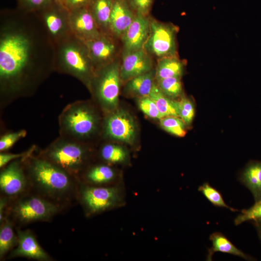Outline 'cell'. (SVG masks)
Instances as JSON below:
<instances>
[{
	"mask_svg": "<svg viewBox=\"0 0 261 261\" xmlns=\"http://www.w3.org/2000/svg\"><path fill=\"white\" fill-rule=\"evenodd\" d=\"M4 17L0 28L1 109L32 95L55 71V46L37 14Z\"/></svg>",
	"mask_w": 261,
	"mask_h": 261,
	"instance_id": "cell-1",
	"label": "cell"
},
{
	"mask_svg": "<svg viewBox=\"0 0 261 261\" xmlns=\"http://www.w3.org/2000/svg\"><path fill=\"white\" fill-rule=\"evenodd\" d=\"M35 152L23 160L29 183L49 198L59 199L67 196L72 190L77 178L38 154L35 155Z\"/></svg>",
	"mask_w": 261,
	"mask_h": 261,
	"instance_id": "cell-2",
	"label": "cell"
},
{
	"mask_svg": "<svg viewBox=\"0 0 261 261\" xmlns=\"http://www.w3.org/2000/svg\"><path fill=\"white\" fill-rule=\"evenodd\" d=\"M100 113L92 102L78 101L68 104L58 117L59 135L89 145L102 129Z\"/></svg>",
	"mask_w": 261,
	"mask_h": 261,
	"instance_id": "cell-3",
	"label": "cell"
},
{
	"mask_svg": "<svg viewBox=\"0 0 261 261\" xmlns=\"http://www.w3.org/2000/svg\"><path fill=\"white\" fill-rule=\"evenodd\" d=\"M55 71L70 75L89 90L96 71L86 44L73 34L55 45Z\"/></svg>",
	"mask_w": 261,
	"mask_h": 261,
	"instance_id": "cell-4",
	"label": "cell"
},
{
	"mask_svg": "<svg viewBox=\"0 0 261 261\" xmlns=\"http://www.w3.org/2000/svg\"><path fill=\"white\" fill-rule=\"evenodd\" d=\"M89 145L59 136L38 155L77 179L89 166Z\"/></svg>",
	"mask_w": 261,
	"mask_h": 261,
	"instance_id": "cell-5",
	"label": "cell"
},
{
	"mask_svg": "<svg viewBox=\"0 0 261 261\" xmlns=\"http://www.w3.org/2000/svg\"><path fill=\"white\" fill-rule=\"evenodd\" d=\"M120 64L117 59L96 71L89 90L106 115L117 109L121 81Z\"/></svg>",
	"mask_w": 261,
	"mask_h": 261,
	"instance_id": "cell-6",
	"label": "cell"
},
{
	"mask_svg": "<svg viewBox=\"0 0 261 261\" xmlns=\"http://www.w3.org/2000/svg\"><path fill=\"white\" fill-rule=\"evenodd\" d=\"M87 216L94 215L122 207L125 203L123 185L94 186L84 183L79 192Z\"/></svg>",
	"mask_w": 261,
	"mask_h": 261,
	"instance_id": "cell-7",
	"label": "cell"
},
{
	"mask_svg": "<svg viewBox=\"0 0 261 261\" xmlns=\"http://www.w3.org/2000/svg\"><path fill=\"white\" fill-rule=\"evenodd\" d=\"M150 31L143 48L158 58L176 56L177 28L172 24L150 19Z\"/></svg>",
	"mask_w": 261,
	"mask_h": 261,
	"instance_id": "cell-8",
	"label": "cell"
},
{
	"mask_svg": "<svg viewBox=\"0 0 261 261\" xmlns=\"http://www.w3.org/2000/svg\"><path fill=\"white\" fill-rule=\"evenodd\" d=\"M53 0L36 13L55 45L72 34L69 23V11Z\"/></svg>",
	"mask_w": 261,
	"mask_h": 261,
	"instance_id": "cell-9",
	"label": "cell"
},
{
	"mask_svg": "<svg viewBox=\"0 0 261 261\" xmlns=\"http://www.w3.org/2000/svg\"><path fill=\"white\" fill-rule=\"evenodd\" d=\"M58 211V208L55 204L33 195L20 199L12 209L13 217L22 223L48 220Z\"/></svg>",
	"mask_w": 261,
	"mask_h": 261,
	"instance_id": "cell-10",
	"label": "cell"
},
{
	"mask_svg": "<svg viewBox=\"0 0 261 261\" xmlns=\"http://www.w3.org/2000/svg\"><path fill=\"white\" fill-rule=\"evenodd\" d=\"M102 131L109 139L129 144L134 142L136 134V124L131 116L122 109H116L106 114Z\"/></svg>",
	"mask_w": 261,
	"mask_h": 261,
	"instance_id": "cell-11",
	"label": "cell"
},
{
	"mask_svg": "<svg viewBox=\"0 0 261 261\" xmlns=\"http://www.w3.org/2000/svg\"><path fill=\"white\" fill-rule=\"evenodd\" d=\"M24 158L14 160L2 168L0 188L6 196L14 197L21 194L29 183L23 163Z\"/></svg>",
	"mask_w": 261,
	"mask_h": 261,
	"instance_id": "cell-12",
	"label": "cell"
},
{
	"mask_svg": "<svg viewBox=\"0 0 261 261\" xmlns=\"http://www.w3.org/2000/svg\"><path fill=\"white\" fill-rule=\"evenodd\" d=\"M115 37L102 33L98 37L85 42L95 71L117 59L118 47Z\"/></svg>",
	"mask_w": 261,
	"mask_h": 261,
	"instance_id": "cell-13",
	"label": "cell"
},
{
	"mask_svg": "<svg viewBox=\"0 0 261 261\" xmlns=\"http://www.w3.org/2000/svg\"><path fill=\"white\" fill-rule=\"evenodd\" d=\"M69 23L72 34L84 42L95 39L102 33L88 5L69 11Z\"/></svg>",
	"mask_w": 261,
	"mask_h": 261,
	"instance_id": "cell-14",
	"label": "cell"
},
{
	"mask_svg": "<svg viewBox=\"0 0 261 261\" xmlns=\"http://www.w3.org/2000/svg\"><path fill=\"white\" fill-rule=\"evenodd\" d=\"M120 64V74L122 81L131 78L153 70V61L150 55L144 48L123 51Z\"/></svg>",
	"mask_w": 261,
	"mask_h": 261,
	"instance_id": "cell-15",
	"label": "cell"
},
{
	"mask_svg": "<svg viewBox=\"0 0 261 261\" xmlns=\"http://www.w3.org/2000/svg\"><path fill=\"white\" fill-rule=\"evenodd\" d=\"M150 19L135 14V17L121 37L123 51H131L143 48L150 31Z\"/></svg>",
	"mask_w": 261,
	"mask_h": 261,
	"instance_id": "cell-16",
	"label": "cell"
},
{
	"mask_svg": "<svg viewBox=\"0 0 261 261\" xmlns=\"http://www.w3.org/2000/svg\"><path fill=\"white\" fill-rule=\"evenodd\" d=\"M17 238V247L11 252V257H24L41 261L52 260L29 230H18Z\"/></svg>",
	"mask_w": 261,
	"mask_h": 261,
	"instance_id": "cell-17",
	"label": "cell"
},
{
	"mask_svg": "<svg viewBox=\"0 0 261 261\" xmlns=\"http://www.w3.org/2000/svg\"><path fill=\"white\" fill-rule=\"evenodd\" d=\"M135 15L125 0H114L110 17V34L115 38H121Z\"/></svg>",
	"mask_w": 261,
	"mask_h": 261,
	"instance_id": "cell-18",
	"label": "cell"
},
{
	"mask_svg": "<svg viewBox=\"0 0 261 261\" xmlns=\"http://www.w3.org/2000/svg\"><path fill=\"white\" fill-rule=\"evenodd\" d=\"M80 178L84 183L94 186H109L120 184L116 171L109 164L89 166Z\"/></svg>",
	"mask_w": 261,
	"mask_h": 261,
	"instance_id": "cell-19",
	"label": "cell"
},
{
	"mask_svg": "<svg viewBox=\"0 0 261 261\" xmlns=\"http://www.w3.org/2000/svg\"><path fill=\"white\" fill-rule=\"evenodd\" d=\"M239 180L251 192L255 203L261 200V161H250L241 173Z\"/></svg>",
	"mask_w": 261,
	"mask_h": 261,
	"instance_id": "cell-20",
	"label": "cell"
},
{
	"mask_svg": "<svg viewBox=\"0 0 261 261\" xmlns=\"http://www.w3.org/2000/svg\"><path fill=\"white\" fill-rule=\"evenodd\" d=\"M212 242V246L208 249L206 261H211L214 254L216 252L229 253L242 258L247 261H255L253 257L245 253L237 248L224 235L215 232L209 237Z\"/></svg>",
	"mask_w": 261,
	"mask_h": 261,
	"instance_id": "cell-21",
	"label": "cell"
},
{
	"mask_svg": "<svg viewBox=\"0 0 261 261\" xmlns=\"http://www.w3.org/2000/svg\"><path fill=\"white\" fill-rule=\"evenodd\" d=\"M114 0H92L88 5L96 23L103 33L110 34V23Z\"/></svg>",
	"mask_w": 261,
	"mask_h": 261,
	"instance_id": "cell-22",
	"label": "cell"
},
{
	"mask_svg": "<svg viewBox=\"0 0 261 261\" xmlns=\"http://www.w3.org/2000/svg\"><path fill=\"white\" fill-rule=\"evenodd\" d=\"M155 70H152L127 81L125 91L127 93L140 97L148 96L155 83Z\"/></svg>",
	"mask_w": 261,
	"mask_h": 261,
	"instance_id": "cell-23",
	"label": "cell"
},
{
	"mask_svg": "<svg viewBox=\"0 0 261 261\" xmlns=\"http://www.w3.org/2000/svg\"><path fill=\"white\" fill-rule=\"evenodd\" d=\"M184 70L183 63L176 56L160 58L155 70V80L181 77Z\"/></svg>",
	"mask_w": 261,
	"mask_h": 261,
	"instance_id": "cell-24",
	"label": "cell"
},
{
	"mask_svg": "<svg viewBox=\"0 0 261 261\" xmlns=\"http://www.w3.org/2000/svg\"><path fill=\"white\" fill-rule=\"evenodd\" d=\"M148 96L155 102L160 113L164 117H179L175 104V100L166 96L155 82Z\"/></svg>",
	"mask_w": 261,
	"mask_h": 261,
	"instance_id": "cell-25",
	"label": "cell"
},
{
	"mask_svg": "<svg viewBox=\"0 0 261 261\" xmlns=\"http://www.w3.org/2000/svg\"><path fill=\"white\" fill-rule=\"evenodd\" d=\"M100 158L108 164H120L127 161L128 154L121 146L113 144L102 145L99 152Z\"/></svg>",
	"mask_w": 261,
	"mask_h": 261,
	"instance_id": "cell-26",
	"label": "cell"
},
{
	"mask_svg": "<svg viewBox=\"0 0 261 261\" xmlns=\"http://www.w3.org/2000/svg\"><path fill=\"white\" fill-rule=\"evenodd\" d=\"M18 238L13 229L10 220L5 218L0 223V258L2 259L15 246L17 245Z\"/></svg>",
	"mask_w": 261,
	"mask_h": 261,
	"instance_id": "cell-27",
	"label": "cell"
},
{
	"mask_svg": "<svg viewBox=\"0 0 261 261\" xmlns=\"http://www.w3.org/2000/svg\"><path fill=\"white\" fill-rule=\"evenodd\" d=\"M156 83L161 91L171 99L174 100L182 93L181 77H173L162 79L156 80Z\"/></svg>",
	"mask_w": 261,
	"mask_h": 261,
	"instance_id": "cell-28",
	"label": "cell"
},
{
	"mask_svg": "<svg viewBox=\"0 0 261 261\" xmlns=\"http://www.w3.org/2000/svg\"><path fill=\"white\" fill-rule=\"evenodd\" d=\"M161 127L171 134L183 137L186 133V125L179 117L166 116L160 119Z\"/></svg>",
	"mask_w": 261,
	"mask_h": 261,
	"instance_id": "cell-29",
	"label": "cell"
},
{
	"mask_svg": "<svg viewBox=\"0 0 261 261\" xmlns=\"http://www.w3.org/2000/svg\"><path fill=\"white\" fill-rule=\"evenodd\" d=\"M198 190L214 205L225 207L233 212L238 211L237 209L229 206L225 203L220 193L210 186L208 183H204L200 186L198 188Z\"/></svg>",
	"mask_w": 261,
	"mask_h": 261,
	"instance_id": "cell-30",
	"label": "cell"
},
{
	"mask_svg": "<svg viewBox=\"0 0 261 261\" xmlns=\"http://www.w3.org/2000/svg\"><path fill=\"white\" fill-rule=\"evenodd\" d=\"M175 104L179 117L187 126L190 125L195 116V107L192 101L183 97L180 100H175Z\"/></svg>",
	"mask_w": 261,
	"mask_h": 261,
	"instance_id": "cell-31",
	"label": "cell"
},
{
	"mask_svg": "<svg viewBox=\"0 0 261 261\" xmlns=\"http://www.w3.org/2000/svg\"><path fill=\"white\" fill-rule=\"evenodd\" d=\"M261 219V200L255 203L254 204L247 209L242 210L240 214L234 220L236 225L247 221H255Z\"/></svg>",
	"mask_w": 261,
	"mask_h": 261,
	"instance_id": "cell-32",
	"label": "cell"
},
{
	"mask_svg": "<svg viewBox=\"0 0 261 261\" xmlns=\"http://www.w3.org/2000/svg\"><path fill=\"white\" fill-rule=\"evenodd\" d=\"M138 105L140 110L150 118L160 119L163 117L155 102L148 96L140 97Z\"/></svg>",
	"mask_w": 261,
	"mask_h": 261,
	"instance_id": "cell-33",
	"label": "cell"
},
{
	"mask_svg": "<svg viewBox=\"0 0 261 261\" xmlns=\"http://www.w3.org/2000/svg\"><path fill=\"white\" fill-rule=\"evenodd\" d=\"M25 130L6 133L0 137V151L6 152L11 148L18 141L27 135Z\"/></svg>",
	"mask_w": 261,
	"mask_h": 261,
	"instance_id": "cell-34",
	"label": "cell"
},
{
	"mask_svg": "<svg viewBox=\"0 0 261 261\" xmlns=\"http://www.w3.org/2000/svg\"><path fill=\"white\" fill-rule=\"evenodd\" d=\"M37 150V146L33 145L28 150L17 154L6 153L5 152H0V168H3L9 162L21 158H24Z\"/></svg>",
	"mask_w": 261,
	"mask_h": 261,
	"instance_id": "cell-35",
	"label": "cell"
},
{
	"mask_svg": "<svg viewBox=\"0 0 261 261\" xmlns=\"http://www.w3.org/2000/svg\"><path fill=\"white\" fill-rule=\"evenodd\" d=\"M153 0H129V5L135 14L146 16L148 14Z\"/></svg>",
	"mask_w": 261,
	"mask_h": 261,
	"instance_id": "cell-36",
	"label": "cell"
},
{
	"mask_svg": "<svg viewBox=\"0 0 261 261\" xmlns=\"http://www.w3.org/2000/svg\"><path fill=\"white\" fill-rule=\"evenodd\" d=\"M53 0H20L27 12H36L43 8Z\"/></svg>",
	"mask_w": 261,
	"mask_h": 261,
	"instance_id": "cell-37",
	"label": "cell"
},
{
	"mask_svg": "<svg viewBox=\"0 0 261 261\" xmlns=\"http://www.w3.org/2000/svg\"><path fill=\"white\" fill-rule=\"evenodd\" d=\"M92 0H69L66 8L70 11L73 9L88 5Z\"/></svg>",
	"mask_w": 261,
	"mask_h": 261,
	"instance_id": "cell-38",
	"label": "cell"
},
{
	"mask_svg": "<svg viewBox=\"0 0 261 261\" xmlns=\"http://www.w3.org/2000/svg\"><path fill=\"white\" fill-rule=\"evenodd\" d=\"M7 198H6V197H2L0 198V223L2 222V221L4 220V219L6 218L4 216L5 215V211L6 209V207L7 205Z\"/></svg>",
	"mask_w": 261,
	"mask_h": 261,
	"instance_id": "cell-39",
	"label": "cell"
},
{
	"mask_svg": "<svg viewBox=\"0 0 261 261\" xmlns=\"http://www.w3.org/2000/svg\"><path fill=\"white\" fill-rule=\"evenodd\" d=\"M252 222L257 231L258 237L261 243V219L252 221Z\"/></svg>",
	"mask_w": 261,
	"mask_h": 261,
	"instance_id": "cell-40",
	"label": "cell"
},
{
	"mask_svg": "<svg viewBox=\"0 0 261 261\" xmlns=\"http://www.w3.org/2000/svg\"><path fill=\"white\" fill-rule=\"evenodd\" d=\"M55 2L66 8L67 3L69 0H54Z\"/></svg>",
	"mask_w": 261,
	"mask_h": 261,
	"instance_id": "cell-41",
	"label": "cell"
}]
</instances>
